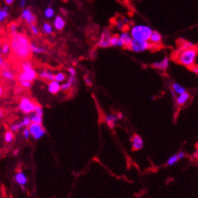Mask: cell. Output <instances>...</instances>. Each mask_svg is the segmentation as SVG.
<instances>
[{
    "label": "cell",
    "mask_w": 198,
    "mask_h": 198,
    "mask_svg": "<svg viewBox=\"0 0 198 198\" xmlns=\"http://www.w3.org/2000/svg\"><path fill=\"white\" fill-rule=\"evenodd\" d=\"M72 86H73V84H71L70 82L67 81L66 82H64L61 85V90L68 91L69 90H70Z\"/></svg>",
    "instance_id": "cell-34"
},
{
    "label": "cell",
    "mask_w": 198,
    "mask_h": 198,
    "mask_svg": "<svg viewBox=\"0 0 198 198\" xmlns=\"http://www.w3.org/2000/svg\"><path fill=\"white\" fill-rule=\"evenodd\" d=\"M31 43L24 34L15 32L11 34L10 42V51L20 60H27L31 57Z\"/></svg>",
    "instance_id": "cell-1"
},
{
    "label": "cell",
    "mask_w": 198,
    "mask_h": 198,
    "mask_svg": "<svg viewBox=\"0 0 198 198\" xmlns=\"http://www.w3.org/2000/svg\"><path fill=\"white\" fill-rule=\"evenodd\" d=\"M168 66H169V59L168 57H164L160 61H155L154 63H152V67L160 70H166Z\"/></svg>",
    "instance_id": "cell-13"
},
{
    "label": "cell",
    "mask_w": 198,
    "mask_h": 198,
    "mask_svg": "<svg viewBox=\"0 0 198 198\" xmlns=\"http://www.w3.org/2000/svg\"><path fill=\"white\" fill-rule=\"evenodd\" d=\"M9 31H10V33L11 34H13V33H15V32H17L16 31H17V25H16V24H10L9 25Z\"/></svg>",
    "instance_id": "cell-41"
},
{
    "label": "cell",
    "mask_w": 198,
    "mask_h": 198,
    "mask_svg": "<svg viewBox=\"0 0 198 198\" xmlns=\"http://www.w3.org/2000/svg\"><path fill=\"white\" fill-rule=\"evenodd\" d=\"M194 156H195V158H196V159L198 160V150L194 153Z\"/></svg>",
    "instance_id": "cell-51"
},
{
    "label": "cell",
    "mask_w": 198,
    "mask_h": 198,
    "mask_svg": "<svg viewBox=\"0 0 198 198\" xmlns=\"http://www.w3.org/2000/svg\"><path fill=\"white\" fill-rule=\"evenodd\" d=\"M29 131H30L31 136L33 137L36 140H39L41 138H43L45 135V130L43 127L42 124H37V123H31L28 127Z\"/></svg>",
    "instance_id": "cell-7"
},
{
    "label": "cell",
    "mask_w": 198,
    "mask_h": 198,
    "mask_svg": "<svg viewBox=\"0 0 198 198\" xmlns=\"http://www.w3.org/2000/svg\"><path fill=\"white\" fill-rule=\"evenodd\" d=\"M3 87L0 86V97L3 95Z\"/></svg>",
    "instance_id": "cell-50"
},
{
    "label": "cell",
    "mask_w": 198,
    "mask_h": 198,
    "mask_svg": "<svg viewBox=\"0 0 198 198\" xmlns=\"http://www.w3.org/2000/svg\"><path fill=\"white\" fill-rule=\"evenodd\" d=\"M1 53H2V52H1V50H0V69H7V68H8V65L6 64V62H5L4 59L3 58V57H2Z\"/></svg>",
    "instance_id": "cell-39"
},
{
    "label": "cell",
    "mask_w": 198,
    "mask_h": 198,
    "mask_svg": "<svg viewBox=\"0 0 198 198\" xmlns=\"http://www.w3.org/2000/svg\"><path fill=\"white\" fill-rule=\"evenodd\" d=\"M118 120V119L117 115H114V114H108L106 116H105V122L107 123L111 129L115 127Z\"/></svg>",
    "instance_id": "cell-19"
},
{
    "label": "cell",
    "mask_w": 198,
    "mask_h": 198,
    "mask_svg": "<svg viewBox=\"0 0 198 198\" xmlns=\"http://www.w3.org/2000/svg\"><path fill=\"white\" fill-rule=\"evenodd\" d=\"M21 69H22V72L18 77L19 81L32 82L36 80V78L37 77V73L36 71L34 69L33 65L31 62L24 61V63L21 64Z\"/></svg>",
    "instance_id": "cell-4"
},
{
    "label": "cell",
    "mask_w": 198,
    "mask_h": 198,
    "mask_svg": "<svg viewBox=\"0 0 198 198\" xmlns=\"http://www.w3.org/2000/svg\"><path fill=\"white\" fill-rule=\"evenodd\" d=\"M162 41V35L158 31H153L151 35V37L149 39V42L151 43L152 45L153 44H159L161 43Z\"/></svg>",
    "instance_id": "cell-18"
},
{
    "label": "cell",
    "mask_w": 198,
    "mask_h": 198,
    "mask_svg": "<svg viewBox=\"0 0 198 198\" xmlns=\"http://www.w3.org/2000/svg\"><path fill=\"white\" fill-rule=\"evenodd\" d=\"M27 0H20V7L21 8H24L27 4Z\"/></svg>",
    "instance_id": "cell-44"
},
{
    "label": "cell",
    "mask_w": 198,
    "mask_h": 198,
    "mask_svg": "<svg viewBox=\"0 0 198 198\" xmlns=\"http://www.w3.org/2000/svg\"><path fill=\"white\" fill-rule=\"evenodd\" d=\"M151 47H152V44L149 41L132 39V41L128 48L134 52H143L149 48H151Z\"/></svg>",
    "instance_id": "cell-5"
},
{
    "label": "cell",
    "mask_w": 198,
    "mask_h": 198,
    "mask_svg": "<svg viewBox=\"0 0 198 198\" xmlns=\"http://www.w3.org/2000/svg\"><path fill=\"white\" fill-rule=\"evenodd\" d=\"M21 123L23 125L24 127H28L29 126L31 123V118L30 116H25V117L21 120Z\"/></svg>",
    "instance_id": "cell-33"
},
{
    "label": "cell",
    "mask_w": 198,
    "mask_h": 198,
    "mask_svg": "<svg viewBox=\"0 0 198 198\" xmlns=\"http://www.w3.org/2000/svg\"><path fill=\"white\" fill-rule=\"evenodd\" d=\"M36 106V103H35L32 100H31L29 97H23L20 101L19 108L24 114H29L34 113Z\"/></svg>",
    "instance_id": "cell-6"
},
{
    "label": "cell",
    "mask_w": 198,
    "mask_h": 198,
    "mask_svg": "<svg viewBox=\"0 0 198 198\" xmlns=\"http://www.w3.org/2000/svg\"><path fill=\"white\" fill-rule=\"evenodd\" d=\"M178 160H179V159L177 157V155H171V156L168 158V161H167V164L168 166H173V165L177 163Z\"/></svg>",
    "instance_id": "cell-30"
},
{
    "label": "cell",
    "mask_w": 198,
    "mask_h": 198,
    "mask_svg": "<svg viewBox=\"0 0 198 198\" xmlns=\"http://www.w3.org/2000/svg\"><path fill=\"white\" fill-rule=\"evenodd\" d=\"M55 15V10L52 7H48L44 10V16L47 19H52Z\"/></svg>",
    "instance_id": "cell-28"
},
{
    "label": "cell",
    "mask_w": 198,
    "mask_h": 198,
    "mask_svg": "<svg viewBox=\"0 0 198 198\" xmlns=\"http://www.w3.org/2000/svg\"><path fill=\"white\" fill-rule=\"evenodd\" d=\"M153 30L151 27L145 24H137L131 27L130 32L132 39L139 41H149Z\"/></svg>",
    "instance_id": "cell-3"
},
{
    "label": "cell",
    "mask_w": 198,
    "mask_h": 198,
    "mask_svg": "<svg viewBox=\"0 0 198 198\" xmlns=\"http://www.w3.org/2000/svg\"><path fill=\"white\" fill-rule=\"evenodd\" d=\"M189 98H190V94H188V92H185L175 97L176 102L178 106H184L189 100Z\"/></svg>",
    "instance_id": "cell-17"
},
{
    "label": "cell",
    "mask_w": 198,
    "mask_h": 198,
    "mask_svg": "<svg viewBox=\"0 0 198 198\" xmlns=\"http://www.w3.org/2000/svg\"><path fill=\"white\" fill-rule=\"evenodd\" d=\"M197 57V48H190L187 49H183L178 52L176 57V61L184 66L191 68L195 65L196 59Z\"/></svg>",
    "instance_id": "cell-2"
},
{
    "label": "cell",
    "mask_w": 198,
    "mask_h": 198,
    "mask_svg": "<svg viewBox=\"0 0 198 198\" xmlns=\"http://www.w3.org/2000/svg\"><path fill=\"white\" fill-rule=\"evenodd\" d=\"M111 46L113 47H122L121 40L118 35H112L111 38Z\"/></svg>",
    "instance_id": "cell-22"
},
{
    "label": "cell",
    "mask_w": 198,
    "mask_h": 198,
    "mask_svg": "<svg viewBox=\"0 0 198 198\" xmlns=\"http://www.w3.org/2000/svg\"><path fill=\"white\" fill-rule=\"evenodd\" d=\"M14 132H12L11 131H8L5 133V135H4V139H5V142L7 143H10L11 142L14 140Z\"/></svg>",
    "instance_id": "cell-29"
},
{
    "label": "cell",
    "mask_w": 198,
    "mask_h": 198,
    "mask_svg": "<svg viewBox=\"0 0 198 198\" xmlns=\"http://www.w3.org/2000/svg\"><path fill=\"white\" fill-rule=\"evenodd\" d=\"M117 117H118V119H123L124 118V116H123V114H122V113H118V114H117Z\"/></svg>",
    "instance_id": "cell-47"
},
{
    "label": "cell",
    "mask_w": 198,
    "mask_h": 198,
    "mask_svg": "<svg viewBox=\"0 0 198 198\" xmlns=\"http://www.w3.org/2000/svg\"><path fill=\"white\" fill-rule=\"evenodd\" d=\"M30 31L31 32V34L34 35V36H38V35L40 34V30H39L38 27H36V24L30 25Z\"/></svg>",
    "instance_id": "cell-35"
},
{
    "label": "cell",
    "mask_w": 198,
    "mask_h": 198,
    "mask_svg": "<svg viewBox=\"0 0 198 198\" xmlns=\"http://www.w3.org/2000/svg\"><path fill=\"white\" fill-rule=\"evenodd\" d=\"M1 76L3 77V78H4L5 80H7V81H13L15 79V73L10 70L9 68L2 69Z\"/></svg>",
    "instance_id": "cell-21"
},
{
    "label": "cell",
    "mask_w": 198,
    "mask_h": 198,
    "mask_svg": "<svg viewBox=\"0 0 198 198\" xmlns=\"http://www.w3.org/2000/svg\"><path fill=\"white\" fill-rule=\"evenodd\" d=\"M19 82H20V85L21 86L25 88V89H29V88L31 87V85H32V82H30V81H19Z\"/></svg>",
    "instance_id": "cell-36"
},
{
    "label": "cell",
    "mask_w": 198,
    "mask_h": 198,
    "mask_svg": "<svg viewBox=\"0 0 198 198\" xmlns=\"http://www.w3.org/2000/svg\"><path fill=\"white\" fill-rule=\"evenodd\" d=\"M14 1L15 0H4L5 3L7 4V5H11L14 3Z\"/></svg>",
    "instance_id": "cell-48"
},
{
    "label": "cell",
    "mask_w": 198,
    "mask_h": 198,
    "mask_svg": "<svg viewBox=\"0 0 198 198\" xmlns=\"http://www.w3.org/2000/svg\"><path fill=\"white\" fill-rule=\"evenodd\" d=\"M112 35L111 31L108 28H105L104 30L101 31L100 39L97 42V47L99 48H107L111 46V38Z\"/></svg>",
    "instance_id": "cell-8"
},
{
    "label": "cell",
    "mask_w": 198,
    "mask_h": 198,
    "mask_svg": "<svg viewBox=\"0 0 198 198\" xmlns=\"http://www.w3.org/2000/svg\"><path fill=\"white\" fill-rule=\"evenodd\" d=\"M15 181L20 186L23 190H24V186L27 184V177L23 171H18L14 176Z\"/></svg>",
    "instance_id": "cell-10"
},
{
    "label": "cell",
    "mask_w": 198,
    "mask_h": 198,
    "mask_svg": "<svg viewBox=\"0 0 198 198\" xmlns=\"http://www.w3.org/2000/svg\"><path fill=\"white\" fill-rule=\"evenodd\" d=\"M171 89H172V94H173L174 97H176L177 95H180V94L186 92V89L178 83H173L171 85Z\"/></svg>",
    "instance_id": "cell-20"
},
{
    "label": "cell",
    "mask_w": 198,
    "mask_h": 198,
    "mask_svg": "<svg viewBox=\"0 0 198 198\" xmlns=\"http://www.w3.org/2000/svg\"><path fill=\"white\" fill-rule=\"evenodd\" d=\"M115 27H116L118 30H122L125 27L124 22L122 20H117L116 23H115Z\"/></svg>",
    "instance_id": "cell-38"
},
{
    "label": "cell",
    "mask_w": 198,
    "mask_h": 198,
    "mask_svg": "<svg viewBox=\"0 0 198 198\" xmlns=\"http://www.w3.org/2000/svg\"><path fill=\"white\" fill-rule=\"evenodd\" d=\"M65 27V20L61 15H57L54 18L53 27L57 31H61Z\"/></svg>",
    "instance_id": "cell-15"
},
{
    "label": "cell",
    "mask_w": 198,
    "mask_h": 198,
    "mask_svg": "<svg viewBox=\"0 0 198 198\" xmlns=\"http://www.w3.org/2000/svg\"><path fill=\"white\" fill-rule=\"evenodd\" d=\"M84 80H85V84L87 85L88 86H91V85H92V81H91L90 77H85Z\"/></svg>",
    "instance_id": "cell-42"
},
{
    "label": "cell",
    "mask_w": 198,
    "mask_h": 198,
    "mask_svg": "<svg viewBox=\"0 0 198 198\" xmlns=\"http://www.w3.org/2000/svg\"><path fill=\"white\" fill-rule=\"evenodd\" d=\"M118 36L121 40L122 47L129 48L131 41H132V37H131V34L127 31H122L120 35H118Z\"/></svg>",
    "instance_id": "cell-12"
},
{
    "label": "cell",
    "mask_w": 198,
    "mask_h": 198,
    "mask_svg": "<svg viewBox=\"0 0 198 198\" xmlns=\"http://www.w3.org/2000/svg\"><path fill=\"white\" fill-rule=\"evenodd\" d=\"M39 76L41 79H43L44 81H47L48 82L54 81L55 79V74L53 73L52 71L49 70V69H43L41 71V73L39 74Z\"/></svg>",
    "instance_id": "cell-14"
},
{
    "label": "cell",
    "mask_w": 198,
    "mask_h": 198,
    "mask_svg": "<svg viewBox=\"0 0 198 198\" xmlns=\"http://www.w3.org/2000/svg\"><path fill=\"white\" fill-rule=\"evenodd\" d=\"M68 72H69V74H72V75H76V70H75V69L73 67H70L68 69Z\"/></svg>",
    "instance_id": "cell-45"
},
{
    "label": "cell",
    "mask_w": 198,
    "mask_h": 198,
    "mask_svg": "<svg viewBox=\"0 0 198 198\" xmlns=\"http://www.w3.org/2000/svg\"><path fill=\"white\" fill-rule=\"evenodd\" d=\"M190 69H191L192 71V72H193L194 73L198 74V67H197V66H196V65H193V66H192Z\"/></svg>",
    "instance_id": "cell-46"
},
{
    "label": "cell",
    "mask_w": 198,
    "mask_h": 198,
    "mask_svg": "<svg viewBox=\"0 0 198 198\" xmlns=\"http://www.w3.org/2000/svg\"><path fill=\"white\" fill-rule=\"evenodd\" d=\"M48 91L52 94H57L61 91V83L57 82V81H50L48 85Z\"/></svg>",
    "instance_id": "cell-16"
},
{
    "label": "cell",
    "mask_w": 198,
    "mask_h": 198,
    "mask_svg": "<svg viewBox=\"0 0 198 198\" xmlns=\"http://www.w3.org/2000/svg\"><path fill=\"white\" fill-rule=\"evenodd\" d=\"M23 135L24 137L26 139H28L29 138L31 137L30 131H29V129L28 127H24V130H23Z\"/></svg>",
    "instance_id": "cell-40"
},
{
    "label": "cell",
    "mask_w": 198,
    "mask_h": 198,
    "mask_svg": "<svg viewBox=\"0 0 198 198\" xmlns=\"http://www.w3.org/2000/svg\"><path fill=\"white\" fill-rule=\"evenodd\" d=\"M10 44H7V43H5V44L2 45V47H1V52L3 54V55H7V54L10 52Z\"/></svg>",
    "instance_id": "cell-32"
},
{
    "label": "cell",
    "mask_w": 198,
    "mask_h": 198,
    "mask_svg": "<svg viewBox=\"0 0 198 198\" xmlns=\"http://www.w3.org/2000/svg\"><path fill=\"white\" fill-rule=\"evenodd\" d=\"M185 156V153L184 152V151H180V152L177 154V157H178V159H179V160H182V159H184Z\"/></svg>",
    "instance_id": "cell-43"
},
{
    "label": "cell",
    "mask_w": 198,
    "mask_h": 198,
    "mask_svg": "<svg viewBox=\"0 0 198 198\" xmlns=\"http://www.w3.org/2000/svg\"><path fill=\"white\" fill-rule=\"evenodd\" d=\"M131 146L134 151H139L143 148V140L140 135L134 134L131 137Z\"/></svg>",
    "instance_id": "cell-11"
},
{
    "label": "cell",
    "mask_w": 198,
    "mask_h": 198,
    "mask_svg": "<svg viewBox=\"0 0 198 198\" xmlns=\"http://www.w3.org/2000/svg\"><path fill=\"white\" fill-rule=\"evenodd\" d=\"M19 151H20V149H19V148L15 149V150L14 151V155H18V153H19Z\"/></svg>",
    "instance_id": "cell-49"
},
{
    "label": "cell",
    "mask_w": 198,
    "mask_h": 198,
    "mask_svg": "<svg viewBox=\"0 0 198 198\" xmlns=\"http://www.w3.org/2000/svg\"><path fill=\"white\" fill-rule=\"evenodd\" d=\"M66 78H67L66 74L64 73H62V72H59V73L55 74V79L54 80L57 81V82H59V83H64V81L66 80Z\"/></svg>",
    "instance_id": "cell-27"
},
{
    "label": "cell",
    "mask_w": 198,
    "mask_h": 198,
    "mask_svg": "<svg viewBox=\"0 0 198 198\" xmlns=\"http://www.w3.org/2000/svg\"><path fill=\"white\" fill-rule=\"evenodd\" d=\"M9 16V7L7 6L0 8V23L5 21Z\"/></svg>",
    "instance_id": "cell-24"
},
{
    "label": "cell",
    "mask_w": 198,
    "mask_h": 198,
    "mask_svg": "<svg viewBox=\"0 0 198 198\" xmlns=\"http://www.w3.org/2000/svg\"><path fill=\"white\" fill-rule=\"evenodd\" d=\"M42 31L44 34H47V35H50V34L52 33L53 31V27L52 26V24H50L49 23H44L43 25H42Z\"/></svg>",
    "instance_id": "cell-26"
},
{
    "label": "cell",
    "mask_w": 198,
    "mask_h": 198,
    "mask_svg": "<svg viewBox=\"0 0 198 198\" xmlns=\"http://www.w3.org/2000/svg\"><path fill=\"white\" fill-rule=\"evenodd\" d=\"M31 121L32 123H37V124H42L43 123V116H41L39 114L34 113L30 116Z\"/></svg>",
    "instance_id": "cell-25"
},
{
    "label": "cell",
    "mask_w": 198,
    "mask_h": 198,
    "mask_svg": "<svg viewBox=\"0 0 198 198\" xmlns=\"http://www.w3.org/2000/svg\"><path fill=\"white\" fill-rule=\"evenodd\" d=\"M31 51L32 53L35 54H41L44 53L45 52V48L42 46H39V45H36V44L34 43H31Z\"/></svg>",
    "instance_id": "cell-23"
},
{
    "label": "cell",
    "mask_w": 198,
    "mask_h": 198,
    "mask_svg": "<svg viewBox=\"0 0 198 198\" xmlns=\"http://www.w3.org/2000/svg\"><path fill=\"white\" fill-rule=\"evenodd\" d=\"M3 110H2L1 106H0V117H2V116H3Z\"/></svg>",
    "instance_id": "cell-52"
},
{
    "label": "cell",
    "mask_w": 198,
    "mask_h": 198,
    "mask_svg": "<svg viewBox=\"0 0 198 198\" xmlns=\"http://www.w3.org/2000/svg\"><path fill=\"white\" fill-rule=\"evenodd\" d=\"M24 127L23 125L21 123V122H16V123H14L10 126V131L12 132H17V131H20L22 128Z\"/></svg>",
    "instance_id": "cell-31"
},
{
    "label": "cell",
    "mask_w": 198,
    "mask_h": 198,
    "mask_svg": "<svg viewBox=\"0 0 198 198\" xmlns=\"http://www.w3.org/2000/svg\"><path fill=\"white\" fill-rule=\"evenodd\" d=\"M34 113L36 114H39V115H41V116H43V115H44V111H43V108L41 107V106H39V105L36 104V107H35Z\"/></svg>",
    "instance_id": "cell-37"
},
{
    "label": "cell",
    "mask_w": 198,
    "mask_h": 198,
    "mask_svg": "<svg viewBox=\"0 0 198 198\" xmlns=\"http://www.w3.org/2000/svg\"><path fill=\"white\" fill-rule=\"evenodd\" d=\"M21 17L29 26L35 24L36 22V17L29 8H25L23 10L21 13Z\"/></svg>",
    "instance_id": "cell-9"
}]
</instances>
